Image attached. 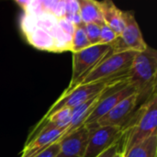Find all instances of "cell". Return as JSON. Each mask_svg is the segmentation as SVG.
I'll list each match as a JSON object with an SVG mask.
<instances>
[{
	"instance_id": "cell-22",
	"label": "cell",
	"mask_w": 157,
	"mask_h": 157,
	"mask_svg": "<svg viewBox=\"0 0 157 157\" xmlns=\"http://www.w3.org/2000/svg\"><path fill=\"white\" fill-rule=\"evenodd\" d=\"M57 19H58V25L63 29V31H64L70 37H72L74 30H75V25H73L71 22H69L65 17L57 18Z\"/></svg>"
},
{
	"instance_id": "cell-17",
	"label": "cell",
	"mask_w": 157,
	"mask_h": 157,
	"mask_svg": "<svg viewBox=\"0 0 157 157\" xmlns=\"http://www.w3.org/2000/svg\"><path fill=\"white\" fill-rule=\"evenodd\" d=\"M90 43L87 40V37L86 35V32L83 29V22L80 25L75 26V30L72 36L71 40V52L73 53L78 52L80 51H83L88 47H90Z\"/></svg>"
},
{
	"instance_id": "cell-18",
	"label": "cell",
	"mask_w": 157,
	"mask_h": 157,
	"mask_svg": "<svg viewBox=\"0 0 157 157\" xmlns=\"http://www.w3.org/2000/svg\"><path fill=\"white\" fill-rule=\"evenodd\" d=\"M83 29L91 46L100 44V27L95 23H83Z\"/></svg>"
},
{
	"instance_id": "cell-11",
	"label": "cell",
	"mask_w": 157,
	"mask_h": 157,
	"mask_svg": "<svg viewBox=\"0 0 157 157\" xmlns=\"http://www.w3.org/2000/svg\"><path fill=\"white\" fill-rule=\"evenodd\" d=\"M90 131L86 125L57 141L60 145V154L67 157H83L85 155Z\"/></svg>"
},
{
	"instance_id": "cell-15",
	"label": "cell",
	"mask_w": 157,
	"mask_h": 157,
	"mask_svg": "<svg viewBox=\"0 0 157 157\" xmlns=\"http://www.w3.org/2000/svg\"><path fill=\"white\" fill-rule=\"evenodd\" d=\"M79 5V15L83 23H95L101 25L104 23L101 8L98 1L77 0Z\"/></svg>"
},
{
	"instance_id": "cell-14",
	"label": "cell",
	"mask_w": 157,
	"mask_h": 157,
	"mask_svg": "<svg viewBox=\"0 0 157 157\" xmlns=\"http://www.w3.org/2000/svg\"><path fill=\"white\" fill-rule=\"evenodd\" d=\"M99 6L101 8L103 21L108 25L118 36H120L124 28V22L122 18V10L118 8L112 1L105 0L100 1Z\"/></svg>"
},
{
	"instance_id": "cell-8",
	"label": "cell",
	"mask_w": 157,
	"mask_h": 157,
	"mask_svg": "<svg viewBox=\"0 0 157 157\" xmlns=\"http://www.w3.org/2000/svg\"><path fill=\"white\" fill-rule=\"evenodd\" d=\"M90 131L87 146L83 157H98L109 148L118 144L123 131L118 127H88Z\"/></svg>"
},
{
	"instance_id": "cell-20",
	"label": "cell",
	"mask_w": 157,
	"mask_h": 157,
	"mask_svg": "<svg viewBox=\"0 0 157 157\" xmlns=\"http://www.w3.org/2000/svg\"><path fill=\"white\" fill-rule=\"evenodd\" d=\"M60 154V145L59 143H54L50 145L48 148L40 152L39 155L33 157H56Z\"/></svg>"
},
{
	"instance_id": "cell-25",
	"label": "cell",
	"mask_w": 157,
	"mask_h": 157,
	"mask_svg": "<svg viewBox=\"0 0 157 157\" xmlns=\"http://www.w3.org/2000/svg\"><path fill=\"white\" fill-rule=\"evenodd\" d=\"M56 157H67V156H64V155H61V154H59Z\"/></svg>"
},
{
	"instance_id": "cell-4",
	"label": "cell",
	"mask_w": 157,
	"mask_h": 157,
	"mask_svg": "<svg viewBox=\"0 0 157 157\" xmlns=\"http://www.w3.org/2000/svg\"><path fill=\"white\" fill-rule=\"evenodd\" d=\"M113 53L110 45L98 44L90 46L83 51L73 53L72 77L68 87L63 93L78 86L81 81L107 56Z\"/></svg>"
},
{
	"instance_id": "cell-16",
	"label": "cell",
	"mask_w": 157,
	"mask_h": 157,
	"mask_svg": "<svg viewBox=\"0 0 157 157\" xmlns=\"http://www.w3.org/2000/svg\"><path fill=\"white\" fill-rule=\"evenodd\" d=\"M122 157H157V133L121 154Z\"/></svg>"
},
{
	"instance_id": "cell-7",
	"label": "cell",
	"mask_w": 157,
	"mask_h": 157,
	"mask_svg": "<svg viewBox=\"0 0 157 157\" xmlns=\"http://www.w3.org/2000/svg\"><path fill=\"white\" fill-rule=\"evenodd\" d=\"M116 82H102V83H92V84L82 85L73 88L72 90L66 93H63L62 96L56 100V102H54L53 105L49 109V110L44 115L41 121L48 119L52 113L63 108L75 109L82 105L83 103L86 102L87 100L91 99L92 98L102 92L109 86Z\"/></svg>"
},
{
	"instance_id": "cell-24",
	"label": "cell",
	"mask_w": 157,
	"mask_h": 157,
	"mask_svg": "<svg viewBox=\"0 0 157 157\" xmlns=\"http://www.w3.org/2000/svg\"><path fill=\"white\" fill-rule=\"evenodd\" d=\"M16 3L25 11L27 6H28V5L29 4V1H16Z\"/></svg>"
},
{
	"instance_id": "cell-9",
	"label": "cell",
	"mask_w": 157,
	"mask_h": 157,
	"mask_svg": "<svg viewBox=\"0 0 157 157\" xmlns=\"http://www.w3.org/2000/svg\"><path fill=\"white\" fill-rule=\"evenodd\" d=\"M138 108V98L137 94L134 93L119 102L106 115L101 117L96 123L87 127L110 126L121 128L123 131L124 127L130 121Z\"/></svg>"
},
{
	"instance_id": "cell-2",
	"label": "cell",
	"mask_w": 157,
	"mask_h": 157,
	"mask_svg": "<svg viewBox=\"0 0 157 157\" xmlns=\"http://www.w3.org/2000/svg\"><path fill=\"white\" fill-rule=\"evenodd\" d=\"M156 77L157 51L148 46L135 55L127 75L129 84L136 90L139 107L156 92Z\"/></svg>"
},
{
	"instance_id": "cell-6",
	"label": "cell",
	"mask_w": 157,
	"mask_h": 157,
	"mask_svg": "<svg viewBox=\"0 0 157 157\" xmlns=\"http://www.w3.org/2000/svg\"><path fill=\"white\" fill-rule=\"evenodd\" d=\"M134 93H136L135 88L129 84L127 79L110 85L103 91L98 103L96 105L84 125H93L101 117L106 115L119 102Z\"/></svg>"
},
{
	"instance_id": "cell-23",
	"label": "cell",
	"mask_w": 157,
	"mask_h": 157,
	"mask_svg": "<svg viewBox=\"0 0 157 157\" xmlns=\"http://www.w3.org/2000/svg\"><path fill=\"white\" fill-rule=\"evenodd\" d=\"M120 147H121V141L118 144L111 146L110 148H109L107 151H105L98 157H114L118 153H120Z\"/></svg>"
},
{
	"instance_id": "cell-1",
	"label": "cell",
	"mask_w": 157,
	"mask_h": 157,
	"mask_svg": "<svg viewBox=\"0 0 157 157\" xmlns=\"http://www.w3.org/2000/svg\"><path fill=\"white\" fill-rule=\"evenodd\" d=\"M157 92L141 105L123 129L120 153L123 154L157 133Z\"/></svg>"
},
{
	"instance_id": "cell-13",
	"label": "cell",
	"mask_w": 157,
	"mask_h": 157,
	"mask_svg": "<svg viewBox=\"0 0 157 157\" xmlns=\"http://www.w3.org/2000/svg\"><path fill=\"white\" fill-rule=\"evenodd\" d=\"M103 91L100 92L99 94H98L97 96H95L94 98H92L91 99L87 100L86 102L83 103L82 105H80V106L73 109L71 122H70L68 128L65 130V132L61 135V137L58 140L65 137L66 135L70 134L71 132H75V130H77L78 128H80L81 126H83L85 124L86 119L88 118V116L90 115V113L92 112V110L94 109V108L96 107V105L98 103V101H99V99L101 98V95H102Z\"/></svg>"
},
{
	"instance_id": "cell-19",
	"label": "cell",
	"mask_w": 157,
	"mask_h": 157,
	"mask_svg": "<svg viewBox=\"0 0 157 157\" xmlns=\"http://www.w3.org/2000/svg\"><path fill=\"white\" fill-rule=\"evenodd\" d=\"M99 27H100V44L110 45L117 38V35L105 23L99 25Z\"/></svg>"
},
{
	"instance_id": "cell-3",
	"label": "cell",
	"mask_w": 157,
	"mask_h": 157,
	"mask_svg": "<svg viewBox=\"0 0 157 157\" xmlns=\"http://www.w3.org/2000/svg\"><path fill=\"white\" fill-rule=\"evenodd\" d=\"M137 53L136 52H124L109 54L101 61L78 86L92 83L116 82L127 79L132 60Z\"/></svg>"
},
{
	"instance_id": "cell-10",
	"label": "cell",
	"mask_w": 157,
	"mask_h": 157,
	"mask_svg": "<svg viewBox=\"0 0 157 157\" xmlns=\"http://www.w3.org/2000/svg\"><path fill=\"white\" fill-rule=\"evenodd\" d=\"M21 28L28 41L31 45L40 50L56 52L55 41L52 32L46 29L36 26L30 16L26 14L23 16Z\"/></svg>"
},
{
	"instance_id": "cell-5",
	"label": "cell",
	"mask_w": 157,
	"mask_h": 157,
	"mask_svg": "<svg viewBox=\"0 0 157 157\" xmlns=\"http://www.w3.org/2000/svg\"><path fill=\"white\" fill-rule=\"evenodd\" d=\"M124 28L120 36L110 44L114 53L124 52H144L147 47L132 11H122Z\"/></svg>"
},
{
	"instance_id": "cell-12",
	"label": "cell",
	"mask_w": 157,
	"mask_h": 157,
	"mask_svg": "<svg viewBox=\"0 0 157 157\" xmlns=\"http://www.w3.org/2000/svg\"><path fill=\"white\" fill-rule=\"evenodd\" d=\"M65 130H51L38 134L29 144L24 145L20 157H33L56 143Z\"/></svg>"
},
{
	"instance_id": "cell-21",
	"label": "cell",
	"mask_w": 157,
	"mask_h": 157,
	"mask_svg": "<svg viewBox=\"0 0 157 157\" xmlns=\"http://www.w3.org/2000/svg\"><path fill=\"white\" fill-rule=\"evenodd\" d=\"M79 14V5L77 0H65V16Z\"/></svg>"
}]
</instances>
